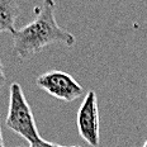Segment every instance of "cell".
<instances>
[{"instance_id": "cell-1", "label": "cell", "mask_w": 147, "mask_h": 147, "mask_svg": "<svg viewBox=\"0 0 147 147\" xmlns=\"http://www.w3.org/2000/svg\"><path fill=\"white\" fill-rule=\"evenodd\" d=\"M55 10V0H43L41 7L37 8L36 19L11 33L13 52L18 60H29L51 45H63L66 47L75 45V36L57 24Z\"/></svg>"}, {"instance_id": "cell-2", "label": "cell", "mask_w": 147, "mask_h": 147, "mask_svg": "<svg viewBox=\"0 0 147 147\" xmlns=\"http://www.w3.org/2000/svg\"><path fill=\"white\" fill-rule=\"evenodd\" d=\"M9 93L10 96H9L7 125L29 143L39 140L41 136L37 129L34 115L26 99L22 86L18 82H13L10 85Z\"/></svg>"}, {"instance_id": "cell-3", "label": "cell", "mask_w": 147, "mask_h": 147, "mask_svg": "<svg viewBox=\"0 0 147 147\" xmlns=\"http://www.w3.org/2000/svg\"><path fill=\"white\" fill-rule=\"evenodd\" d=\"M36 85L51 96L66 103H71L85 94L84 88L67 72L52 70L39 75Z\"/></svg>"}, {"instance_id": "cell-4", "label": "cell", "mask_w": 147, "mask_h": 147, "mask_svg": "<svg viewBox=\"0 0 147 147\" xmlns=\"http://www.w3.org/2000/svg\"><path fill=\"white\" fill-rule=\"evenodd\" d=\"M79 134L89 146L98 147L100 142V123L98 96L93 90L88 91L82 100L76 118Z\"/></svg>"}, {"instance_id": "cell-5", "label": "cell", "mask_w": 147, "mask_h": 147, "mask_svg": "<svg viewBox=\"0 0 147 147\" xmlns=\"http://www.w3.org/2000/svg\"><path fill=\"white\" fill-rule=\"evenodd\" d=\"M20 11L17 0H0V33L14 32Z\"/></svg>"}, {"instance_id": "cell-6", "label": "cell", "mask_w": 147, "mask_h": 147, "mask_svg": "<svg viewBox=\"0 0 147 147\" xmlns=\"http://www.w3.org/2000/svg\"><path fill=\"white\" fill-rule=\"evenodd\" d=\"M29 147H80V146H63V145H57V143L45 141L41 137V138L34 141V142H30V146Z\"/></svg>"}, {"instance_id": "cell-7", "label": "cell", "mask_w": 147, "mask_h": 147, "mask_svg": "<svg viewBox=\"0 0 147 147\" xmlns=\"http://www.w3.org/2000/svg\"><path fill=\"white\" fill-rule=\"evenodd\" d=\"M7 81V76H5V71H4V66H3V62L0 60V88H3V85Z\"/></svg>"}, {"instance_id": "cell-8", "label": "cell", "mask_w": 147, "mask_h": 147, "mask_svg": "<svg viewBox=\"0 0 147 147\" xmlns=\"http://www.w3.org/2000/svg\"><path fill=\"white\" fill-rule=\"evenodd\" d=\"M0 147H4V140H3V131H1V123H0Z\"/></svg>"}, {"instance_id": "cell-9", "label": "cell", "mask_w": 147, "mask_h": 147, "mask_svg": "<svg viewBox=\"0 0 147 147\" xmlns=\"http://www.w3.org/2000/svg\"><path fill=\"white\" fill-rule=\"evenodd\" d=\"M142 147H147V140L145 141V143H143V146H142Z\"/></svg>"}, {"instance_id": "cell-10", "label": "cell", "mask_w": 147, "mask_h": 147, "mask_svg": "<svg viewBox=\"0 0 147 147\" xmlns=\"http://www.w3.org/2000/svg\"><path fill=\"white\" fill-rule=\"evenodd\" d=\"M19 147H26V146H19Z\"/></svg>"}]
</instances>
